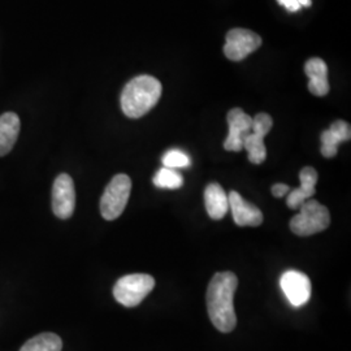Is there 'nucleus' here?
Here are the masks:
<instances>
[{"mask_svg": "<svg viewBox=\"0 0 351 351\" xmlns=\"http://www.w3.org/2000/svg\"><path fill=\"white\" fill-rule=\"evenodd\" d=\"M20 119L16 113L5 112L0 116V156L12 150L20 133Z\"/></svg>", "mask_w": 351, "mask_h": 351, "instance_id": "dca6fc26", "label": "nucleus"}, {"mask_svg": "<svg viewBox=\"0 0 351 351\" xmlns=\"http://www.w3.org/2000/svg\"><path fill=\"white\" fill-rule=\"evenodd\" d=\"M301 186L290 190L287 198V206L290 210H298L302 204L314 197L316 193L317 172L313 167H304L300 173Z\"/></svg>", "mask_w": 351, "mask_h": 351, "instance_id": "f8f14e48", "label": "nucleus"}, {"mask_svg": "<svg viewBox=\"0 0 351 351\" xmlns=\"http://www.w3.org/2000/svg\"><path fill=\"white\" fill-rule=\"evenodd\" d=\"M262 45V38L249 29H232L226 34L224 53L232 62H241L246 59L254 51L258 50Z\"/></svg>", "mask_w": 351, "mask_h": 351, "instance_id": "0eeeda50", "label": "nucleus"}, {"mask_svg": "<svg viewBox=\"0 0 351 351\" xmlns=\"http://www.w3.org/2000/svg\"><path fill=\"white\" fill-rule=\"evenodd\" d=\"M297 1L301 7H310L311 5V0H297Z\"/></svg>", "mask_w": 351, "mask_h": 351, "instance_id": "4be33fe9", "label": "nucleus"}, {"mask_svg": "<svg viewBox=\"0 0 351 351\" xmlns=\"http://www.w3.org/2000/svg\"><path fill=\"white\" fill-rule=\"evenodd\" d=\"M75 207V182L66 173L58 176L52 188V211L62 220L69 219Z\"/></svg>", "mask_w": 351, "mask_h": 351, "instance_id": "6e6552de", "label": "nucleus"}, {"mask_svg": "<svg viewBox=\"0 0 351 351\" xmlns=\"http://www.w3.org/2000/svg\"><path fill=\"white\" fill-rule=\"evenodd\" d=\"M155 288V278L146 274L126 275L113 287V297L125 307H136Z\"/></svg>", "mask_w": 351, "mask_h": 351, "instance_id": "20e7f679", "label": "nucleus"}, {"mask_svg": "<svg viewBox=\"0 0 351 351\" xmlns=\"http://www.w3.org/2000/svg\"><path fill=\"white\" fill-rule=\"evenodd\" d=\"M228 201L229 210H232L233 220L237 226H259L263 223L262 211L256 206L245 201L237 191H230Z\"/></svg>", "mask_w": 351, "mask_h": 351, "instance_id": "9b49d317", "label": "nucleus"}, {"mask_svg": "<svg viewBox=\"0 0 351 351\" xmlns=\"http://www.w3.org/2000/svg\"><path fill=\"white\" fill-rule=\"evenodd\" d=\"M229 134L224 142L226 151H239L243 149V139L251 132L252 117L241 108H233L228 112Z\"/></svg>", "mask_w": 351, "mask_h": 351, "instance_id": "9d476101", "label": "nucleus"}, {"mask_svg": "<svg viewBox=\"0 0 351 351\" xmlns=\"http://www.w3.org/2000/svg\"><path fill=\"white\" fill-rule=\"evenodd\" d=\"M330 224V213L326 206L315 199L304 202L300 207V213L290 221V229L294 234L308 237L326 230Z\"/></svg>", "mask_w": 351, "mask_h": 351, "instance_id": "7ed1b4c3", "label": "nucleus"}, {"mask_svg": "<svg viewBox=\"0 0 351 351\" xmlns=\"http://www.w3.org/2000/svg\"><path fill=\"white\" fill-rule=\"evenodd\" d=\"M162 97V84L152 75H138L121 93V110L130 119H139L152 110Z\"/></svg>", "mask_w": 351, "mask_h": 351, "instance_id": "f03ea898", "label": "nucleus"}, {"mask_svg": "<svg viewBox=\"0 0 351 351\" xmlns=\"http://www.w3.org/2000/svg\"><path fill=\"white\" fill-rule=\"evenodd\" d=\"M204 204L213 220H221L229 211L228 195L219 184H210L204 190Z\"/></svg>", "mask_w": 351, "mask_h": 351, "instance_id": "2eb2a0df", "label": "nucleus"}, {"mask_svg": "<svg viewBox=\"0 0 351 351\" xmlns=\"http://www.w3.org/2000/svg\"><path fill=\"white\" fill-rule=\"evenodd\" d=\"M304 72L308 77V90L315 97H326L329 93L328 66L320 58H313L304 65Z\"/></svg>", "mask_w": 351, "mask_h": 351, "instance_id": "4468645a", "label": "nucleus"}, {"mask_svg": "<svg viewBox=\"0 0 351 351\" xmlns=\"http://www.w3.org/2000/svg\"><path fill=\"white\" fill-rule=\"evenodd\" d=\"M350 124L343 120L335 121L328 130L322 133V155L328 159L335 158L337 155L339 143L350 141Z\"/></svg>", "mask_w": 351, "mask_h": 351, "instance_id": "ddd939ff", "label": "nucleus"}, {"mask_svg": "<svg viewBox=\"0 0 351 351\" xmlns=\"http://www.w3.org/2000/svg\"><path fill=\"white\" fill-rule=\"evenodd\" d=\"M152 182L156 188L159 189H180L184 185V177L180 175L176 169L171 168H162L154 176Z\"/></svg>", "mask_w": 351, "mask_h": 351, "instance_id": "a211bd4d", "label": "nucleus"}, {"mask_svg": "<svg viewBox=\"0 0 351 351\" xmlns=\"http://www.w3.org/2000/svg\"><path fill=\"white\" fill-rule=\"evenodd\" d=\"M239 287V278L233 272H217L207 289V310L213 326L229 333L237 326L233 297Z\"/></svg>", "mask_w": 351, "mask_h": 351, "instance_id": "f257e3e1", "label": "nucleus"}, {"mask_svg": "<svg viewBox=\"0 0 351 351\" xmlns=\"http://www.w3.org/2000/svg\"><path fill=\"white\" fill-rule=\"evenodd\" d=\"M274 125V120L268 113H258L252 119V133H249L243 139V149L249 152V160L252 164H262L267 158V149L264 145V137L269 133Z\"/></svg>", "mask_w": 351, "mask_h": 351, "instance_id": "423d86ee", "label": "nucleus"}, {"mask_svg": "<svg viewBox=\"0 0 351 351\" xmlns=\"http://www.w3.org/2000/svg\"><path fill=\"white\" fill-rule=\"evenodd\" d=\"M163 165L165 168H171V169H176V168H188L189 165L191 164V160L188 155L181 150H169L164 154Z\"/></svg>", "mask_w": 351, "mask_h": 351, "instance_id": "6ab92c4d", "label": "nucleus"}, {"mask_svg": "<svg viewBox=\"0 0 351 351\" xmlns=\"http://www.w3.org/2000/svg\"><path fill=\"white\" fill-rule=\"evenodd\" d=\"M277 1H278L281 5H284L290 12H297V11H300V8H301V5L298 4L297 0H277Z\"/></svg>", "mask_w": 351, "mask_h": 351, "instance_id": "412c9836", "label": "nucleus"}, {"mask_svg": "<svg viewBox=\"0 0 351 351\" xmlns=\"http://www.w3.org/2000/svg\"><path fill=\"white\" fill-rule=\"evenodd\" d=\"M290 188L285 184H276L272 186V195L276 198H282L285 195H288Z\"/></svg>", "mask_w": 351, "mask_h": 351, "instance_id": "aec40b11", "label": "nucleus"}, {"mask_svg": "<svg viewBox=\"0 0 351 351\" xmlns=\"http://www.w3.org/2000/svg\"><path fill=\"white\" fill-rule=\"evenodd\" d=\"M280 284L288 301L294 307H301L310 301L311 281L307 275L302 274L300 271L290 269L281 276Z\"/></svg>", "mask_w": 351, "mask_h": 351, "instance_id": "1a4fd4ad", "label": "nucleus"}, {"mask_svg": "<svg viewBox=\"0 0 351 351\" xmlns=\"http://www.w3.org/2000/svg\"><path fill=\"white\" fill-rule=\"evenodd\" d=\"M132 180L126 175H116L107 185L101 199V213L104 220L112 221L124 213L130 197Z\"/></svg>", "mask_w": 351, "mask_h": 351, "instance_id": "39448f33", "label": "nucleus"}, {"mask_svg": "<svg viewBox=\"0 0 351 351\" xmlns=\"http://www.w3.org/2000/svg\"><path fill=\"white\" fill-rule=\"evenodd\" d=\"M63 341L55 333H42L29 339L20 351H62Z\"/></svg>", "mask_w": 351, "mask_h": 351, "instance_id": "f3484780", "label": "nucleus"}]
</instances>
